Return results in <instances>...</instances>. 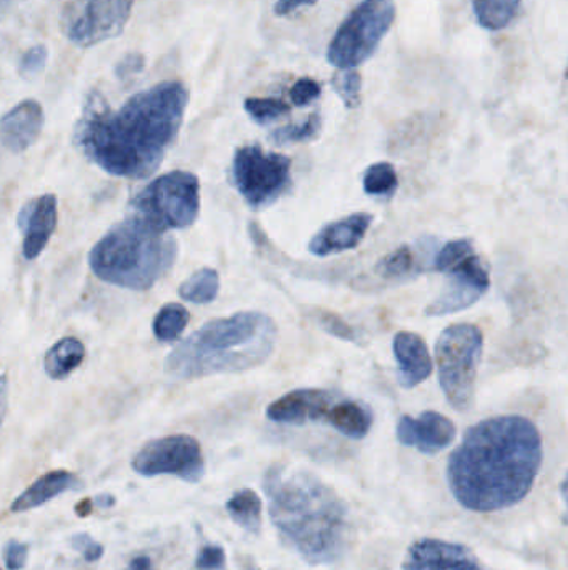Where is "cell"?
I'll use <instances>...</instances> for the list:
<instances>
[{
	"label": "cell",
	"mask_w": 568,
	"mask_h": 570,
	"mask_svg": "<svg viewBox=\"0 0 568 570\" xmlns=\"http://www.w3.org/2000/svg\"><path fill=\"white\" fill-rule=\"evenodd\" d=\"M6 407H8V380L0 376V423L4 420Z\"/></svg>",
	"instance_id": "cell-41"
},
{
	"label": "cell",
	"mask_w": 568,
	"mask_h": 570,
	"mask_svg": "<svg viewBox=\"0 0 568 570\" xmlns=\"http://www.w3.org/2000/svg\"><path fill=\"white\" fill-rule=\"evenodd\" d=\"M482 351L483 334L473 324L450 325L437 341L436 364L440 387L450 406L459 412L472 406Z\"/></svg>",
	"instance_id": "cell-7"
},
{
	"label": "cell",
	"mask_w": 568,
	"mask_h": 570,
	"mask_svg": "<svg viewBox=\"0 0 568 570\" xmlns=\"http://www.w3.org/2000/svg\"><path fill=\"white\" fill-rule=\"evenodd\" d=\"M29 546L28 544L18 542V540H9L4 549V562L9 570H22L28 563Z\"/></svg>",
	"instance_id": "cell-38"
},
{
	"label": "cell",
	"mask_w": 568,
	"mask_h": 570,
	"mask_svg": "<svg viewBox=\"0 0 568 570\" xmlns=\"http://www.w3.org/2000/svg\"><path fill=\"white\" fill-rule=\"evenodd\" d=\"M136 216L156 229H187L201 212V182L187 171H172L153 179L132 201Z\"/></svg>",
	"instance_id": "cell-6"
},
{
	"label": "cell",
	"mask_w": 568,
	"mask_h": 570,
	"mask_svg": "<svg viewBox=\"0 0 568 570\" xmlns=\"http://www.w3.org/2000/svg\"><path fill=\"white\" fill-rule=\"evenodd\" d=\"M71 544L72 549L83 553L87 562H97L104 556V547L96 542L89 534H75V536H72Z\"/></svg>",
	"instance_id": "cell-36"
},
{
	"label": "cell",
	"mask_w": 568,
	"mask_h": 570,
	"mask_svg": "<svg viewBox=\"0 0 568 570\" xmlns=\"http://www.w3.org/2000/svg\"><path fill=\"white\" fill-rule=\"evenodd\" d=\"M401 570H483V567L469 547L427 537L409 547Z\"/></svg>",
	"instance_id": "cell-13"
},
{
	"label": "cell",
	"mask_w": 568,
	"mask_h": 570,
	"mask_svg": "<svg viewBox=\"0 0 568 570\" xmlns=\"http://www.w3.org/2000/svg\"><path fill=\"white\" fill-rule=\"evenodd\" d=\"M332 396L328 390L299 389L277 399L267 407V417L274 422L302 426L309 420L325 419Z\"/></svg>",
	"instance_id": "cell-17"
},
{
	"label": "cell",
	"mask_w": 568,
	"mask_h": 570,
	"mask_svg": "<svg viewBox=\"0 0 568 570\" xmlns=\"http://www.w3.org/2000/svg\"><path fill=\"white\" fill-rule=\"evenodd\" d=\"M320 94H322V86L310 77H303L290 89V100L293 106L306 107L319 99Z\"/></svg>",
	"instance_id": "cell-35"
},
{
	"label": "cell",
	"mask_w": 568,
	"mask_h": 570,
	"mask_svg": "<svg viewBox=\"0 0 568 570\" xmlns=\"http://www.w3.org/2000/svg\"><path fill=\"white\" fill-rule=\"evenodd\" d=\"M416 267V257L409 246L398 247L377 264V272L385 279H405Z\"/></svg>",
	"instance_id": "cell-28"
},
{
	"label": "cell",
	"mask_w": 568,
	"mask_h": 570,
	"mask_svg": "<svg viewBox=\"0 0 568 570\" xmlns=\"http://www.w3.org/2000/svg\"><path fill=\"white\" fill-rule=\"evenodd\" d=\"M49 51L45 45H34L22 55L19 62V74L22 77H35L44 71L47 64Z\"/></svg>",
	"instance_id": "cell-34"
},
{
	"label": "cell",
	"mask_w": 568,
	"mask_h": 570,
	"mask_svg": "<svg viewBox=\"0 0 568 570\" xmlns=\"http://www.w3.org/2000/svg\"><path fill=\"white\" fill-rule=\"evenodd\" d=\"M136 0H68L62 9L61 31L81 49L94 47L122 34Z\"/></svg>",
	"instance_id": "cell-10"
},
{
	"label": "cell",
	"mask_w": 568,
	"mask_h": 570,
	"mask_svg": "<svg viewBox=\"0 0 568 570\" xmlns=\"http://www.w3.org/2000/svg\"><path fill=\"white\" fill-rule=\"evenodd\" d=\"M332 87L344 100L347 109H355L361 104L362 77L355 68H344L334 74Z\"/></svg>",
	"instance_id": "cell-31"
},
{
	"label": "cell",
	"mask_w": 568,
	"mask_h": 570,
	"mask_svg": "<svg viewBox=\"0 0 568 570\" xmlns=\"http://www.w3.org/2000/svg\"><path fill=\"white\" fill-rule=\"evenodd\" d=\"M231 519L247 533L257 534L262 526V498L253 488L235 492L225 504Z\"/></svg>",
	"instance_id": "cell-23"
},
{
	"label": "cell",
	"mask_w": 568,
	"mask_h": 570,
	"mask_svg": "<svg viewBox=\"0 0 568 570\" xmlns=\"http://www.w3.org/2000/svg\"><path fill=\"white\" fill-rule=\"evenodd\" d=\"M397 187V172L388 162H377L365 171L364 191L368 195H392Z\"/></svg>",
	"instance_id": "cell-27"
},
{
	"label": "cell",
	"mask_w": 568,
	"mask_h": 570,
	"mask_svg": "<svg viewBox=\"0 0 568 570\" xmlns=\"http://www.w3.org/2000/svg\"><path fill=\"white\" fill-rule=\"evenodd\" d=\"M320 129H322V119H320L319 114H312L303 123L280 127L270 136V139L279 146L306 142V140L315 139Z\"/></svg>",
	"instance_id": "cell-30"
},
{
	"label": "cell",
	"mask_w": 568,
	"mask_h": 570,
	"mask_svg": "<svg viewBox=\"0 0 568 570\" xmlns=\"http://www.w3.org/2000/svg\"><path fill=\"white\" fill-rule=\"evenodd\" d=\"M77 475L68 471H52L39 477L31 487L25 488L14 503H12V513H28V510L37 509L44 504L51 503L52 498L58 497L65 491L78 487Z\"/></svg>",
	"instance_id": "cell-20"
},
{
	"label": "cell",
	"mask_w": 568,
	"mask_h": 570,
	"mask_svg": "<svg viewBox=\"0 0 568 570\" xmlns=\"http://www.w3.org/2000/svg\"><path fill=\"white\" fill-rule=\"evenodd\" d=\"M57 197L54 194L32 198L21 208L18 224L24 234L25 259H37L44 252L57 227Z\"/></svg>",
	"instance_id": "cell-15"
},
{
	"label": "cell",
	"mask_w": 568,
	"mask_h": 570,
	"mask_svg": "<svg viewBox=\"0 0 568 570\" xmlns=\"http://www.w3.org/2000/svg\"><path fill=\"white\" fill-rule=\"evenodd\" d=\"M544 461L540 432L527 417L499 416L470 427L447 462V484L472 513H497L522 503Z\"/></svg>",
	"instance_id": "cell-2"
},
{
	"label": "cell",
	"mask_w": 568,
	"mask_h": 570,
	"mask_svg": "<svg viewBox=\"0 0 568 570\" xmlns=\"http://www.w3.org/2000/svg\"><path fill=\"white\" fill-rule=\"evenodd\" d=\"M218 289H221V279L217 270L205 267L192 273L182 283L179 294L184 301L194 302V304H211L217 298Z\"/></svg>",
	"instance_id": "cell-25"
},
{
	"label": "cell",
	"mask_w": 568,
	"mask_h": 570,
	"mask_svg": "<svg viewBox=\"0 0 568 570\" xmlns=\"http://www.w3.org/2000/svg\"><path fill=\"white\" fill-rule=\"evenodd\" d=\"M127 570H153V567L149 557L140 556L132 559V562L129 563Z\"/></svg>",
	"instance_id": "cell-43"
},
{
	"label": "cell",
	"mask_w": 568,
	"mask_h": 570,
	"mask_svg": "<svg viewBox=\"0 0 568 570\" xmlns=\"http://www.w3.org/2000/svg\"><path fill=\"white\" fill-rule=\"evenodd\" d=\"M132 469L143 477L174 475L195 484L204 477L205 462L197 439L178 434L147 442L133 458Z\"/></svg>",
	"instance_id": "cell-11"
},
{
	"label": "cell",
	"mask_w": 568,
	"mask_h": 570,
	"mask_svg": "<svg viewBox=\"0 0 568 570\" xmlns=\"http://www.w3.org/2000/svg\"><path fill=\"white\" fill-rule=\"evenodd\" d=\"M249 570H259V569H257V567H253V569H249Z\"/></svg>",
	"instance_id": "cell-46"
},
{
	"label": "cell",
	"mask_w": 568,
	"mask_h": 570,
	"mask_svg": "<svg viewBox=\"0 0 568 570\" xmlns=\"http://www.w3.org/2000/svg\"><path fill=\"white\" fill-rule=\"evenodd\" d=\"M246 112L260 126L274 122L290 112L289 104L274 97H249L244 103Z\"/></svg>",
	"instance_id": "cell-29"
},
{
	"label": "cell",
	"mask_w": 568,
	"mask_h": 570,
	"mask_svg": "<svg viewBox=\"0 0 568 570\" xmlns=\"http://www.w3.org/2000/svg\"><path fill=\"white\" fill-rule=\"evenodd\" d=\"M187 104V87L179 80L156 84L117 110L94 90L75 126V144L107 174L149 178L174 146Z\"/></svg>",
	"instance_id": "cell-1"
},
{
	"label": "cell",
	"mask_w": 568,
	"mask_h": 570,
	"mask_svg": "<svg viewBox=\"0 0 568 570\" xmlns=\"http://www.w3.org/2000/svg\"><path fill=\"white\" fill-rule=\"evenodd\" d=\"M325 420L351 439H364L372 427V416L357 402H341L329 409Z\"/></svg>",
	"instance_id": "cell-22"
},
{
	"label": "cell",
	"mask_w": 568,
	"mask_h": 570,
	"mask_svg": "<svg viewBox=\"0 0 568 570\" xmlns=\"http://www.w3.org/2000/svg\"><path fill=\"white\" fill-rule=\"evenodd\" d=\"M93 498H84V501H81V503L75 506V514H77L78 517H83V519L84 517H89L90 514L94 513V507H96L93 506Z\"/></svg>",
	"instance_id": "cell-42"
},
{
	"label": "cell",
	"mask_w": 568,
	"mask_h": 570,
	"mask_svg": "<svg viewBox=\"0 0 568 570\" xmlns=\"http://www.w3.org/2000/svg\"><path fill=\"white\" fill-rule=\"evenodd\" d=\"M269 516L283 542L312 566L341 559L351 542L344 501L312 472L274 465L264 477Z\"/></svg>",
	"instance_id": "cell-3"
},
{
	"label": "cell",
	"mask_w": 568,
	"mask_h": 570,
	"mask_svg": "<svg viewBox=\"0 0 568 570\" xmlns=\"http://www.w3.org/2000/svg\"><path fill=\"white\" fill-rule=\"evenodd\" d=\"M394 357L398 364V383L405 389L414 387L429 379L433 370V361L430 357L426 341L416 332L401 331L395 334Z\"/></svg>",
	"instance_id": "cell-18"
},
{
	"label": "cell",
	"mask_w": 568,
	"mask_h": 570,
	"mask_svg": "<svg viewBox=\"0 0 568 570\" xmlns=\"http://www.w3.org/2000/svg\"><path fill=\"white\" fill-rule=\"evenodd\" d=\"M317 322H319L320 327L323 331L329 332L331 335H335V337L344 338V341H357V335H355L354 329L341 318V315L335 314V312L331 311H317L315 312Z\"/></svg>",
	"instance_id": "cell-33"
},
{
	"label": "cell",
	"mask_w": 568,
	"mask_h": 570,
	"mask_svg": "<svg viewBox=\"0 0 568 570\" xmlns=\"http://www.w3.org/2000/svg\"><path fill=\"white\" fill-rule=\"evenodd\" d=\"M0 570H2V569H0Z\"/></svg>",
	"instance_id": "cell-47"
},
{
	"label": "cell",
	"mask_w": 568,
	"mask_h": 570,
	"mask_svg": "<svg viewBox=\"0 0 568 570\" xmlns=\"http://www.w3.org/2000/svg\"><path fill=\"white\" fill-rule=\"evenodd\" d=\"M395 21V0H362L347 15L328 47V61L344 71L367 62Z\"/></svg>",
	"instance_id": "cell-8"
},
{
	"label": "cell",
	"mask_w": 568,
	"mask_h": 570,
	"mask_svg": "<svg viewBox=\"0 0 568 570\" xmlns=\"http://www.w3.org/2000/svg\"><path fill=\"white\" fill-rule=\"evenodd\" d=\"M9 0H0V6H6L8 4Z\"/></svg>",
	"instance_id": "cell-45"
},
{
	"label": "cell",
	"mask_w": 568,
	"mask_h": 570,
	"mask_svg": "<svg viewBox=\"0 0 568 570\" xmlns=\"http://www.w3.org/2000/svg\"><path fill=\"white\" fill-rule=\"evenodd\" d=\"M94 504L100 509H109V507L116 506V497L110 494H99L94 498Z\"/></svg>",
	"instance_id": "cell-44"
},
{
	"label": "cell",
	"mask_w": 568,
	"mask_h": 570,
	"mask_svg": "<svg viewBox=\"0 0 568 570\" xmlns=\"http://www.w3.org/2000/svg\"><path fill=\"white\" fill-rule=\"evenodd\" d=\"M319 0H277V4L274 6V14L277 18H286V15L293 14L297 9L309 8V6L317 4Z\"/></svg>",
	"instance_id": "cell-40"
},
{
	"label": "cell",
	"mask_w": 568,
	"mask_h": 570,
	"mask_svg": "<svg viewBox=\"0 0 568 570\" xmlns=\"http://www.w3.org/2000/svg\"><path fill=\"white\" fill-rule=\"evenodd\" d=\"M44 109L34 99L22 100L0 119V142L11 152L28 151L41 136Z\"/></svg>",
	"instance_id": "cell-16"
},
{
	"label": "cell",
	"mask_w": 568,
	"mask_h": 570,
	"mask_svg": "<svg viewBox=\"0 0 568 570\" xmlns=\"http://www.w3.org/2000/svg\"><path fill=\"white\" fill-rule=\"evenodd\" d=\"M372 223H374L372 214L357 212V214H352V216L345 217V219L328 224L310 240V254L325 257L355 249L364 240Z\"/></svg>",
	"instance_id": "cell-19"
},
{
	"label": "cell",
	"mask_w": 568,
	"mask_h": 570,
	"mask_svg": "<svg viewBox=\"0 0 568 570\" xmlns=\"http://www.w3.org/2000/svg\"><path fill=\"white\" fill-rule=\"evenodd\" d=\"M456 423L440 412L426 410L419 417L401 416L397 423V439L407 448L422 454H439L456 441Z\"/></svg>",
	"instance_id": "cell-14"
},
{
	"label": "cell",
	"mask_w": 568,
	"mask_h": 570,
	"mask_svg": "<svg viewBox=\"0 0 568 570\" xmlns=\"http://www.w3.org/2000/svg\"><path fill=\"white\" fill-rule=\"evenodd\" d=\"M86 347L75 337H64L55 342L45 354L44 369L51 379L62 380L83 366Z\"/></svg>",
	"instance_id": "cell-21"
},
{
	"label": "cell",
	"mask_w": 568,
	"mask_h": 570,
	"mask_svg": "<svg viewBox=\"0 0 568 570\" xmlns=\"http://www.w3.org/2000/svg\"><path fill=\"white\" fill-rule=\"evenodd\" d=\"M143 67H146V57L139 52H130L116 65V76L119 79H129V77L142 73Z\"/></svg>",
	"instance_id": "cell-39"
},
{
	"label": "cell",
	"mask_w": 568,
	"mask_h": 570,
	"mask_svg": "<svg viewBox=\"0 0 568 570\" xmlns=\"http://www.w3.org/2000/svg\"><path fill=\"white\" fill-rule=\"evenodd\" d=\"M473 252L472 243L469 239H457L446 244L436 257V269L446 272L460 260Z\"/></svg>",
	"instance_id": "cell-32"
},
{
	"label": "cell",
	"mask_w": 568,
	"mask_h": 570,
	"mask_svg": "<svg viewBox=\"0 0 568 570\" xmlns=\"http://www.w3.org/2000/svg\"><path fill=\"white\" fill-rule=\"evenodd\" d=\"M472 8L480 28L497 32L514 21L521 0H472Z\"/></svg>",
	"instance_id": "cell-24"
},
{
	"label": "cell",
	"mask_w": 568,
	"mask_h": 570,
	"mask_svg": "<svg viewBox=\"0 0 568 570\" xmlns=\"http://www.w3.org/2000/svg\"><path fill=\"white\" fill-rule=\"evenodd\" d=\"M446 273H449V283L442 294L427 308V315L440 318L469 309L491 288L489 269L473 252L446 270Z\"/></svg>",
	"instance_id": "cell-12"
},
{
	"label": "cell",
	"mask_w": 568,
	"mask_h": 570,
	"mask_svg": "<svg viewBox=\"0 0 568 570\" xmlns=\"http://www.w3.org/2000/svg\"><path fill=\"white\" fill-rule=\"evenodd\" d=\"M292 161L287 155L266 152L260 146L238 148L232 161V182L253 208L279 201L292 185Z\"/></svg>",
	"instance_id": "cell-9"
},
{
	"label": "cell",
	"mask_w": 568,
	"mask_h": 570,
	"mask_svg": "<svg viewBox=\"0 0 568 570\" xmlns=\"http://www.w3.org/2000/svg\"><path fill=\"white\" fill-rule=\"evenodd\" d=\"M178 240L139 216L116 224L93 247L89 266L104 282L130 291L153 288L174 266Z\"/></svg>",
	"instance_id": "cell-5"
},
{
	"label": "cell",
	"mask_w": 568,
	"mask_h": 570,
	"mask_svg": "<svg viewBox=\"0 0 568 570\" xmlns=\"http://www.w3.org/2000/svg\"><path fill=\"white\" fill-rule=\"evenodd\" d=\"M277 342V327L262 312H238L214 319L178 345L165 361L175 379L244 373L262 366Z\"/></svg>",
	"instance_id": "cell-4"
},
{
	"label": "cell",
	"mask_w": 568,
	"mask_h": 570,
	"mask_svg": "<svg viewBox=\"0 0 568 570\" xmlns=\"http://www.w3.org/2000/svg\"><path fill=\"white\" fill-rule=\"evenodd\" d=\"M191 315L181 304H168L160 309L153 321V334L160 342H174L184 334Z\"/></svg>",
	"instance_id": "cell-26"
},
{
	"label": "cell",
	"mask_w": 568,
	"mask_h": 570,
	"mask_svg": "<svg viewBox=\"0 0 568 570\" xmlns=\"http://www.w3.org/2000/svg\"><path fill=\"white\" fill-rule=\"evenodd\" d=\"M225 567V550L221 546H205L199 552V570H222Z\"/></svg>",
	"instance_id": "cell-37"
}]
</instances>
